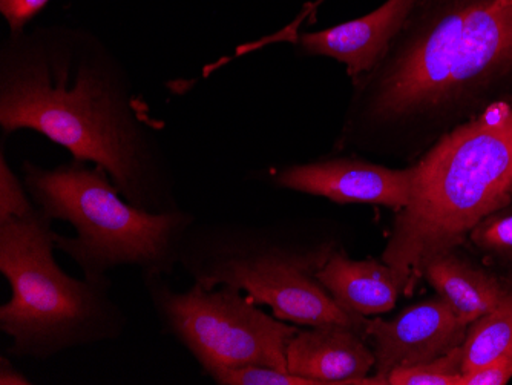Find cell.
Returning <instances> with one entry per match:
<instances>
[{"label":"cell","instance_id":"8","mask_svg":"<svg viewBox=\"0 0 512 385\" xmlns=\"http://www.w3.org/2000/svg\"><path fill=\"white\" fill-rule=\"evenodd\" d=\"M468 324L442 297L407 307L394 320L364 323V336L373 343L376 376L385 385L393 370L434 361L462 346Z\"/></svg>","mask_w":512,"mask_h":385},{"label":"cell","instance_id":"13","mask_svg":"<svg viewBox=\"0 0 512 385\" xmlns=\"http://www.w3.org/2000/svg\"><path fill=\"white\" fill-rule=\"evenodd\" d=\"M422 275L468 326L499 307L512 293L493 275L453 251L428 258Z\"/></svg>","mask_w":512,"mask_h":385},{"label":"cell","instance_id":"11","mask_svg":"<svg viewBox=\"0 0 512 385\" xmlns=\"http://www.w3.org/2000/svg\"><path fill=\"white\" fill-rule=\"evenodd\" d=\"M414 4L416 0H388L379 10L361 19L304 34L299 42L306 53L333 57L345 63L350 76H359L381 59Z\"/></svg>","mask_w":512,"mask_h":385},{"label":"cell","instance_id":"20","mask_svg":"<svg viewBox=\"0 0 512 385\" xmlns=\"http://www.w3.org/2000/svg\"><path fill=\"white\" fill-rule=\"evenodd\" d=\"M28 378L13 362L10 355L0 356V385H33Z\"/></svg>","mask_w":512,"mask_h":385},{"label":"cell","instance_id":"17","mask_svg":"<svg viewBox=\"0 0 512 385\" xmlns=\"http://www.w3.org/2000/svg\"><path fill=\"white\" fill-rule=\"evenodd\" d=\"M470 235L483 251L512 254V214L490 215L480 221Z\"/></svg>","mask_w":512,"mask_h":385},{"label":"cell","instance_id":"5","mask_svg":"<svg viewBox=\"0 0 512 385\" xmlns=\"http://www.w3.org/2000/svg\"><path fill=\"white\" fill-rule=\"evenodd\" d=\"M338 249L332 235L298 240L197 220L181 247L180 267L209 289H240L253 303L270 307L278 320L306 327L342 324L364 333V318L342 310L318 280Z\"/></svg>","mask_w":512,"mask_h":385},{"label":"cell","instance_id":"4","mask_svg":"<svg viewBox=\"0 0 512 385\" xmlns=\"http://www.w3.org/2000/svg\"><path fill=\"white\" fill-rule=\"evenodd\" d=\"M23 183L46 218L73 226L76 237L56 234V249L91 280L111 278L119 267L171 277L180 266L186 235L198 220L183 208L169 212L137 208L105 169L89 168L79 160L54 169L25 163Z\"/></svg>","mask_w":512,"mask_h":385},{"label":"cell","instance_id":"9","mask_svg":"<svg viewBox=\"0 0 512 385\" xmlns=\"http://www.w3.org/2000/svg\"><path fill=\"white\" fill-rule=\"evenodd\" d=\"M413 168H382L361 160L335 158L289 166L275 174V185L301 194L327 198L338 205L367 203L401 211L413 192Z\"/></svg>","mask_w":512,"mask_h":385},{"label":"cell","instance_id":"3","mask_svg":"<svg viewBox=\"0 0 512 385\" xmlns=\"http://www.w3.org/2000/svg\"><path fill=\"white\" fill-rule=\"evenodd\" d=\"M56 234L39 209L0 221V274L11 289L0 306V330L11 339L13 359L46 361L66 350L115 343L128 329L111 278L66 274L54 257Z\"/></svg>","mask_w":512,"mask_h":385},{"label":"cell","instance_id":"12","mask_svg":"<svg viewBox=\"0 0 512 385\" xmlns=\"http://www.w3.org/2000/svg\"><path fill=\"white\" fill-rule=\"evenodd\" d=\"M318 280L342 310L362 318L393 309L407 287L404 278L384 261L352 260L342 249L322 266Z\"/></svg>","mask_w":512,"mask_h":385},{"label":"cell","instance_id":"18","mask_svg":"<svg viewBox=\"0 0 512 385\" xmlns=\"http://www.w3.org/2000/svg\"><path fill=\"white\" fill-rule=\"evenodd\" d=\"M512 378V353L462 376L460 385H505Z\"/></svg>","mask_w":512,"mask_h":385},{"label":"cell","instance_id":"7","mask_svg":"<svg viewBox=\"0 0 512 385\" xmlns=\"http://www.w3.org/2000/svg\"><path fill=\"white\" fill-rule=\"evenodd\" d=\"M161 332L191 353L203 375L215 367L287 370V347L298 329L258 309L240 289L192 281L178 292L165 275H142Z\"/></svg>","mask_w":512,"mask_h":385},{"label":"cell","instance_id":"15","mask_svg":"<svg viewBox=\"0 0 512 385\" xmlns=\"http://www.w3.org/2000/svg\"><path fill=\"white\" fill-rule=\"evenodd\" d=\"M462 346L421 366L398 369L385 376V385H460Z\"/></svg>","mask_w":512,"mask_h":385},{"label":"cell","instance_id":"14","mask_svg":"<svg viewBox=\"0 0 512 385\" xmlns=\"http://www.w3.org/2000/svg\"><path fill=\"white\" fill-rule=\"evenodd\" d=\"M512 353V293L490 313L468 327L462 344L463 375Z\"/></svg>","mask_w":512,"mask_h":385},{"label":"cell","instance_id":"19","mask_svg":"<svg viewBox=\"0 0 512 385\" xmlns=\"http://www.w3.org/2000/svg\"><path fill=\"white\" fill-rule=\"evenodd\" d=\"M50 0H0V11L4 14L14 33L22 30L28 20L33 19Z\"/></svg>","mask_w":512,"mask_h":385},{"label":"cell","instance_id":"21","mask_svg":"<svg viewBox=\"0 0 512 385\" xmlns=\"http://www.w3.org/2000/svg\"><path fill=\"white\" fill-rule=\"evenodd\" d=\"M508 283H509V289L512 290V274H511V277H509Z\"/></svg>","mask_w":512,"mask_h":385},{"label":"cell","instance_id":"1","mask_svg":"<svg viewBox=\"0 0 512 385\" xmlns=\"http://www.w3.org/2000/svg\"><path fill=\"white\" fill-rule=\"evenodd\" d=\"M0 128L33 129L74 160L105 169L123 197L149 212L181 208L175 181L108 59L68 47H17L2 66Z\"/></svg>","mask_w":512,"mask_h":385},{"label":"cell","instance_id":"16","mask_svg":"<svg viewBox=\"0 0 512 385\" xmlns=\"http://www.w3.org/2000/svg\"><path fill=\"white\" fill-rule=\"evenodd\" d=\"M27 186L8 166L4 154L0 157V221L23 218L36 212Z\"/></svg>","mask_w":512,"mask_h":385},{"label":"cell","instance_id":"2","mask_svg":"<svg viewBox=\"0 0 512 385\" xmlns=\"http://www.w3.org/2000/svg\"><path fill=\"white\" fill-rule=\"evenodd\" d=\"M413 172L410 203L399 211L382 255L404 278L405 292L428 258L453 251L480 221L511 205V103H493L445 135Z\"/></svg>","mask_w":512,"mask_h":385},{"label":"cell","instance_id":"6","mask_svg":"<svg viewBox=\"0 0 512 385\" xmlns=\"http://www.w3.org/2000/svg\"><path fill=\"white\" fill-rule=\"evenodd\" d=\"M512 62V0H480L448 14L394 65L376 111L404 116L439 105Z\"/></svg>","mask_w":512,"mask_h":385},{"label":"cell","instance_id":"10","mask_svg":"<svg viewBox=\"0 0 512 385\" xmlns=\"http://www.w3.org/2000/svg\"><path fill=\"white\" fill-rule=\"evenodd\" d=\"M362 336L342 324L298 330L287 347V370L316 385H382L378 376L368 378L375 353Z\"/></svg>","mask_w":512,"mask_h":385}]
</instances>
